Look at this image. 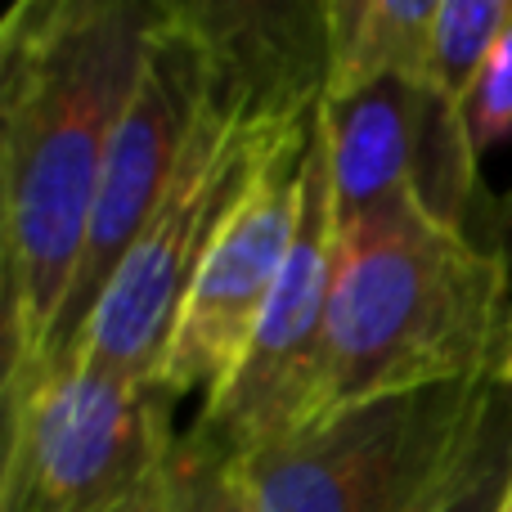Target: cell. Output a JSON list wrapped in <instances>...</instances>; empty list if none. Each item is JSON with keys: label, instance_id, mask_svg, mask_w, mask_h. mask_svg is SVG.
<instances>
[{"label": "cell", "instance_id": "6da1fadb", "mask_svg": "<svg viewBox=\"0 0 512 512\" xmlns=\"http://www.w3.org/2000/svg\"><path fill=\"white\" fill-rule=\"evenodd\" d=\"M158 18L162 0H18L0 23L5 382L54 337Z\"/></svg>", "mask_w": 512, "mask_h": 512}, {"label": "cell", "instance_id": "7a4b0ae2", "mask_svg": "<svg viewBox=\"0 0 512 512\" xmlns=\"http://www.w3.org/2000/svg\"><path fill=\"white\" fill-rule=\"evenodd\" d=\"M508 342V279L486 239L432 221L414 198H391L337 225L328 297L333 409L486 382Z\"/></svg>", "mask_w": 512, "mask_h": 512}, {"label": "cell", "instance_id": "3957f363", "mask_svg": "<svg viewBox=\"0 0 512 512\" xmlns=\"http://www.w3.org/2000/svg\"><path fill=\"white\" fill-rule=\"evenodd\" d=\"M176 405L162 382L77 360L5 382L0 512H171Z\"/></svg>", "mask_w": 512, "mask_h": 512}, {"label": "cell", "instance_id": "277c9868", "mask_svg": "<svg viewBox=\"0 0 512 512\" xmlns=\"http://www.w3.org/2000/svg\"><path fill=\"white\" fill-rule=\"evenodd\" d=\"M292 122L248 117L212 81V99L198 117L167 198L135 239V248L126 252V261L117 265L99 306L90 310L68 364L77 360L86 369L117 373V378L158 382L198 261L212 248L230 207L248 194L274 140Z\"/></svg>", "mask_w": 512, "mask_h": 512}, {"label": "cell", "instance_id": "5b68a950", "mask_svg": "<svg viewBox=\"0 0 512 512\" xmlns=\"http://www.w3.org/2000/svg\"><path fill=\"white\" fill-rule=\"evenodd\" d=\"M490 382H450L333 409L288 441L230 463L239 508L423 512L450 477Z\"/></svg>", "mask_w": 512, "mask_h": 512}, {"label": "cell", "instance_id": "8992f818", "mask_svg": "<svg viewBox=\"0 0 512 512\" xmlns=\"http://www.w3.org/2000/svg\"><path fill=\"white\" fill-rule=\"evenodd\" d=\"M337 265V216L328 189L324 140L306 158V198L301 225L283 279L256 324L248 351L216 391L203 396L194 427L185 432L189 450L212 463H239L274 441H288L301 427L319 423L333 409L328 400V297Z\"/></svg>", "mask_w": 512, "mask_h": 512}, {"label": "cell", "instance_id": "52a82bcc", "mask_svg": "<svg viewBox=\"0 0 512 512\" xmlns=\"http://www.w3.org/2000/svg\"><path fill=\"white\" fill-rule=\"evenodd\" d=\"M207 99H212V68H207L203 36L194 32L185 5H162L140 81H135L131 104H126L113 149H108L77 279H72L63 315L54 324V337L45 346V355L36 360V369L68 364L90 310L99 306L117 265L126 261V252L135 248V239L144 234V225L153 221V212L167 198Z\"/></svg>", "mask_w": 512, "mask_h": 512}, {"label": "cell", "instance_id": "ba28073f", "mask_svg": "<svg viewBox=\"0 0 512 512\" xmlns=\"http://www.w3.org/2000/svg\"><path fill=\"white\" fill-rule=\"evenodd\" d=\"M319 113V108H315ZM315 113L292 122L274 140L248 194L230 207L212 248L198 261L185 310L176 319L158 382L176 400L216 391L248 351L256 324L283 279L297 243L301 198H306V158L315 140Z\"/></svg>", "mask_w": 512, "mask_h": 512}, {"label": "cell", "instance_id": "9c48e42d", "mask_svg": "<svg viewBox=\"0 0 512 512\" xmlns=\"http://www.w3.org/2000/svg\"><path fill=\"white\" fill-rule=\"evenodd\" d=\"M328 189L337 225L391 198H414L432 221L472 234L477 221V144L463 108L405 77L319 99ZM477 239V234H472Z\"/></svg>", "mask_w": 512, "mask_h": 512}, {"label": "cell", "instance_id": "30bf717a", "mask_svg": "<svg viewBox=\"0 0 512 512\" xmlns=\"http://www.w3.org/2000/svg\"><path fill=\"white\" fill-rule=\"evenodd\" d=\"M436 0H324L328 86L324 95H351L373 81L432 77Z\"/></svg>", "mask_w": 512, "mask_h": 512}, {"label": "cell", "instance_id": "8fae6325", "mask_svg": "<svg viewBox=\"0 0 512 512\" xmlns=\"http://www.w3.org/2000/svg\"><path fill=\"white\" fill-rule=\"evenodd\" d=\"M508 486H512V396L495 378L486 387V396H481L477 423H472L450 477L441 481V490L423 512H499Z\"/></svg>", "mask_w": 512, "mask_h": 512}, {"label": "cell", "instance_id": "7c38bea8", "mask_svg": "<svg viewBox=\"0 0 512 512\" xmlns=\"http://www.w3.org/2000/svg\"><path fill=\"white\" fill-rule=\"evenodd\" d=\"M512 32V0H436L432 77L427 86L445 104L463 108L495 45Z\"/></svg>", "mask_w": 512, "mask_h": 512}, {"label": "cell", "instance_id": "4fadbf2b", "mask_svg": "<svg viewBox=\"0 0 512 512\" xmlns=\"http://www.w3.org/2000/svg\"><path fill=\"white\" fill-rule=\"evenodd\" d=\"M463 117H468V131H472L477 153L512 140V32L486 59L468 104H463Z\"/></svg>", "mask_w": 512, "mask_h": 512}, {"label": "cell", "instance_id": "5bb4252c", "mask_svg": "<svg viewBox=\"0 0 512 512\" xmlns=\"http://www.w3.org/2000/svg\"><path fill=\"white\" fill-rule=\"evenodd\" d=\"M171 512H243L239 495H234L230 468L203 459L198 450H180V481H176V499H171Z\"/></svg>", "mask_w": 512, "mask_h": 512}, {"label": "cell", "instance_id": "9a60e30c", "mask_svg": "<svg viewBox=\"0 0 512 512\" xmlns=\"http://www.w3.org/2000/svg\"><path fill=\"white\" fill-rule=\"evenodd\" d=\"M486 248L499 256L508 279V301H512V194L495 203V216H486Z\"/></svg>", "mask_w": 512, "mask_h": 512}, {"label": "cell", "instance_id": "2e32d148", "mask_svg": "<svg viewBox=\"0 0 512 512\" xmlns=\"http://www.w3.org/2000/svg\"><path fill=\"white\" fill-rule=\"evenodd\" d=\"M495 378H499V387H504L508 396H512V342H508V351H504V364H499V373H495Z\"/></svg>", "mask_w": 512, "mask_h": 512}, {"label": "cell", "instance_id": "e0dca14e", "mask_svg": "<svg viewBox=\"0 0 512 512\" xmlns=\"http://www.w3.org/2000/svg\"><path fill=\"white\" fill-rule=\"evenodd\" d=\"M499 512H512V486H508V495H504V504H499Z\"/></svg>", "mask_w": 512, "mask_h": 512}]
</instances>
